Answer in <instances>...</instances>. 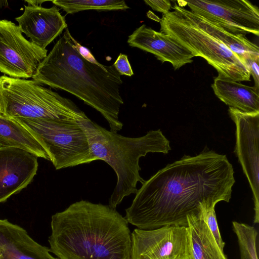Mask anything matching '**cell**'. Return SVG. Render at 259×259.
<instances>
[{
  "instance_id": "30bf717a",
  "label": "cell",
  "mask_w": 259,
  "mask_h": 259,
  "mask_svg": "<svg viewBox=\"0 0 259 259\" xmlns=\"http://www.w3.org/2000/svg\"><path fill=\"white\" fill-rule=\"evenodd\" d=\"M236 125L234 152L238 158L253 194V223L259 222V112L245 113L229 108Z\"/></svg>"
},
{
  "instance_id": "4fadbf2b",
  "label": "cell",
  "mask_w": 259,
  "mask_h": 259,
  "mask_svg": "<svg viewBox=\"0 0 259 259\" xmlns=\"http://www.w3.org/2000/svg\"><path fill=\"white\" fill-rule=\"evenodd\" d=\"M23 13L15 20L22 33L29 41L42 49L67 28L65 17L56 6L47 8L38 6L24 5Z\"/></svg>"
},
{
  "instance_id": "44dd1931",
  "label": "cell",
  "mask_w": 259,
  "mask_h": 259,
  "mask_svg": "<svg viewBox=\"0 0 259 259\" xmlns=\"http://www.w3.org/2000/svg\"><path fill=\"white\" fill-rule=\"evenodd\" d=\"M232 226L237 237L240 259H258L256 248L258 232L256 229L236 221H233Z\"/></svg>"
},
{
  "instance_id": "7a4b0ae2",
  "label": "cell",
  "mask_w": 259,
  "mask_h": 259,
  "mask_svg": "<svg viewBox=\"0 0 259 259\" xmlns=\"http://www.w3.org/2000/svg\"><path fill=\"white\" fill-rule=\"evenodd\" d=\"M50 251L59 259H131L128 222L109 205L76 201L51 218Z\"/></svg>"
},
{
  "instance_id": "5bb4252c",
  "label": "cell",
  "mask_w": 259,
  "mask_h": 259,
  "mask_svg": "<svg viewBox=\"0 0 259 259\" xmlns=\"http://www.w3.org/2000/svg\"><path fill=\"white\" fill-rule=\"evenodd\" d=\"M128 45L153 54L162 63H171L175 70L193 62L195 56L188 49L169 35L143 24L127 39Z\"/></svg>"
},
{
  "instance_id": "ba28073f",
  "label": "cell",
  "mask_w": 259,
  "mask_h": 259,
  "mask_svg": "<svg viewBox=\"0 0 259 259\" xmlns=\"http://www.w3.org/2000/svg\"><path fill=\"white\" fill-rule=\"evenodd\" d=\"M47 52L26 39L18 25L0 20V72L13 78H32Z\"/></svg>"
},
{
  "instance_id": "8992f818",
  "label": "cell",
  "mask_w": 259,
  "mask_h": 259,
  "mask_svg": "<svg viewBox=\"0 0 259 259\" xmlns=\"http://www.w3.org/2000/svg\"><path fill=\"white\" fill-rule=\"evenodd\" d=\"M159 22L160 32L171 36L195 57L204 58L216 69L218 76L237 82L250 80L249 70L236 55L176 11L163 15Z\"/></svg>"
},
{
  "instance_id": "484cf974",
  "label": "cell",
  "mask_w": 259,
  "mask_h": 259,
  "mask_svg": "<svg viewBox=\"0 0 259 259\" xmlns=\"http://www.w3.org/2000/svg\"><path fill=\"white\" fill-rule=\"evenodd\" d=\"M74 47L77 51L84 59L96 65L102 66L103 64L100 63L94 57L90 50L86 47L81 46L77 41L73 37L72 39Z\"/></svg>"
},
{
  "instance_id": "5b68a950",
  "label": "cell",
  "mask_w": 259,
  "mask_h": 259,
  "mask_svg": "<svg viewBox=\"0 0 259 259\" xmlns=\"http://www.w3.org/2000/svg\"><path fill=\"white\" fill-rule=\"evenodd\" d=\"M3 115L9 118L79 120L87 116L71 100L33 80L0 76Z\"/></svg>"
},
{
  "instance_id": "cb8c5ba5",
  "label": "cell",
  "mask_w": 259,
  "mask_h": 259,
  "mask_svg": "<svg viewBox=\"0 0 259 259\" xmlns=\"http://www.w3.org/2000/svg\"><path fill=\"white\" fill-rule=\"evenodd\" d=\"M259 57H250L244 61V64L249 70L250 75L253 78L254 87L259 89Z\"/></svg>"
},
{
  "instance_id": "2e32d148",
  "label": "cell",
  "mask_w": 259,
  "mask_h": 259,
  "mask_svg": "<svg viewBox=\"0 0 259 259\" xmlns=\"http://www.w3.org/2000/svg\"><path fill=\"white\" fill-rule=\"evenodd\" d=\"M172 8L191 24L224 45L243 63L248 58L259 57L258 47L245 35L230 33L220 25L178 4H175Z\"/></svg>"
},
{
  "instance_id": "6da1fadb",
  "label": "cell",
  "mask_w": 259,
  "mask_h": 259,
  "mask_svg": "<svg viewBox=\"0 0 259 259\" xmlns=\"http://www.w3.org/2000/svg\"><path fill=\"white\" fill-rule=\"evenodd\" d=\"M234 174L226 155L210 150L185 155L145 181L124 218L142 230L187 227V217L198 216L202 207L229 202Z\"/></svg>"
},
{
  "instance_id": "3957f363",
  "label": "cell",
  "mask_w": 259,
  "mask_h": 259,
  "mask_svg": "<svg viewBox=\"0 0 259 259\" xmlns=\"http://www.w3.org/2000/svg\"><path fill=\"white\" fill-rule=\"evenodd\" d=\"M73 36L66 28L39 65L33 80L39 84L65 91L99 112L110 131L123 125L119 113L123 100L121 75L113 65L99 66L84 59L76 50Z\"/></svg>"
},
{
  "instance_id": "7402d4cb",
  "label": "cell",
  "mask_w": 259,
  "mask_h": 259,
  "mask_svg": "<svg viewBox=\"0 0 259 259\" xmlns=\"http://www.w3.org/2000/svg\"><path fill=\"white\" fill-rule=\"evenodd\" d=\"M215 206L203 207L197 216L207 225L220 249L224 251L225 243L221 236L214 209Z\"/></svg>"
},
{
  "instance_id": "603a6c76",
  "label": "cell",
  "mask_w": 259,
  "mask_h": 259,
  "mask_svg": "<svg viewBox=\"0 0 259 259\" xmlns=\"http://www.w3.org/2000/svg\"><path fill=\"white\" fill-rule=\"evenodd\" d=\"M120 75L132 76L134 74L127 56L120 53L113 64Z\"/></svg>"
},
{
  "instance_id": "d4e9b609",
  "label": "cell",
  "mask_w": 259,
  "mask_h": 259,
  "mask_svg": "<svg viewBox=\"0 0 259 259\" xmlns=\"http://www.w3.org/2000/svg\"><path fill=\"white\" fill-rule=\"evenodd\" d=\"M144 2L153 10L166 14L171 9V5L168 0H145Z\"/></svg>"
},
{
  "instance_id": "8fae6325",
  "label": "cell",
  "mask_w": 259,
  "mask_h": 259,
  "mask_svg": "<svg viewBox=\"0 0 259 259\" xmlns=\"http://www.w3.org/2000/svg\"><path fill=\"white\" fill-rule=\"evenodd\" d=\"M131 259H189L187 227L136 228L131 234Z\"/></svg>"
},
{
  "instance_id": "4316f807",
  "label": "cell",
  "mask_w": 259,
  "mask_h": 259,
  "mask_svg": "<svg viewBox=\"0 0 259 259\" xmlns=\"http://www.w3.org/2000/svg\"><path fill=\"white\" fill-rule=\"evenodd\" d=\"M28 4V5L30 6H38V5H41V4L46 2V1H25Z\"/></svg>"
},
{
  "instance_id": "83f0119b",
  "label": "cell",
  "mask_w": 259,
  "mask_h": 259,
  "mask_svg": "<svg viewBox=\"0 0 259 259\" xmlns=\"http://www.w3.org/2000/svg\"><path fill=\"white\" fill-rule=\"evenodd\" d=\"M7 4H8V2L7 1L0 0V9L3 7H4L6 5H7Z\"/></svg>"
},
{
  "instance_id": "9c48e42d",
  "label": "cell",
  "mask_w": 259,
  "mask_h": 259,
  "mask_svg": "<svg viewBox=\"0 0 259 259\" xmlns=\"http://www.w3.org/2000/svg\"><path fill=\"white\" fill-rule=\"evenodd\" d=\"M191 11L213 22L227 31L246 36L259 35V9L246 0L182 1Z\"/></svg>"
},
{
  "instance_id": "e0dca14e",
  "label": "cell",
  "mask_w": 259,
  "mask_h": 259,
  "mask_svg": "<svg viewBox=\"0 0 259 259\" xmlns=\"http://www.w3.org/2000/svg\"><path fill=\"white\" fill-rule=\"evenodd\" d=\"M211 88L217 97L229 107L245 113L259 112V89L217 76Z\"/></svg>"
},
{
  "instance_id": "52a82bcc",
  "label": "cell",
  "mask_w": 259,
  "mask_h": 259,
  "mask_svg": "<svg viewBox=\"0 0 259 259\" xmlns=\"http://www.w3.org/2000/svg\"><path fill=\"white\" fill-rule=\"evenodd\" d=\"M24 127L46 152L56 169L93 161L78 120L11 118Z\"/></svg>"
},
{
  "instance_id": "ffe728a7",
  "label": "cell",
  "mask_w": 259,
  "mask_h": 259,
  "mask_svg": "<svg viewBox=\"0 0 259 259\" xmlns=\"http://www.w3.org/2000/svg\"><path fill=\"white\" fill-rule=\"evenodd\" d=\"M52 2L55 6L63 9L67 14L89 10L108 11L125 10L130 8L122 0H55Z\"/></svg>"
},
{
  "instance_id": "ac0fdd59",
  "label": "cell",
  "mask_w": 259,
  "mask_h": 259,
  "mask_svg": "<svg viewBox=\"0 0 259 259\" xmlns=\"http://www.w3.org/2000/svg\"><path fill=\"white\" fill-rule=\"evenodd\" d=\"M189 259H228L206 223L197 215L187 217Z\"/></svg>"
},
{
  "instance_id": "7c38bea8",
  "label": "cell",
  "mask_w": 259,
  "mask_h": 259,
  "mask_svg": "<svg viewBox=\"0 0 259 259\" xmlns=\"http://www.w3.org/2000/svg\"><path fill=\"white\" fill-rule=\"evenodd\" d=\"M37 158L20 148L0 147V203L32 181L38 169Z\"/></svg>"
},
{
  "instance_id": "9a60e30c",
  "label": "cell",
  "mask_w": 259,
  "mask_h": 259,
  "mask_svg": "<svg viewBox=\"0 0 259 259\" xmlns=\"http://www.w3.org/2000/svg\"><path fill=\"white\" fill-rule=\"evenodd\" d=\"M21 227L0 219V259H59Z\"/></svg>"
},
{
  "instance_id": "f1b7e54d",
  "label": "cell",
  "mask_w": 259,
  "mask_h": 259,
  "mask_svg": "<svg viewBox=\"0 0 259 259\" xmlns=\"http://www.w3.org/2000/svg\"><path fill=\"white\" fill-rule=\"evenodd\" d=\"M0 116H4L3 115V112L2 106L1 101V98H0Z\"/></svg>"
},
{
  "instance_id": "d6986e66",
  "label": "cell",
  "mask_w": 259,
  "mask_h": 259,
  "mask_svg": "<svg viewBox=\"0 0 259 259\" xmlns=\"http://www.w3.org/2000/svg\"><path fill=\"white\" fill-rule=\"evenodd\" d=\"M14 147L24 149L37 157L49 160L46 152L33 136L14 119L0 116V147Z\"/></svg>"
},
{
  "instance_id": "277c9868",
  "label": "cell",
  "mask_w": 259,
  "mask_h": 259,
  "mask_svg": "<svg viewBox=\"0 0 259 259\" xmlns=\"http://www.w3.org/2000/svg\"><path fill=\"white\" fill-rule=\"evenodd\" d=\"M78 122L87 137L93 160L104 161L116 175V185L108 204L114 209L125 197L136 194L138 182H145L140 175V158L150 152L167 154L171 150L169 141L160 130L131 138L108 131L88 116Z\"/></svg>"
}]
</instances>
